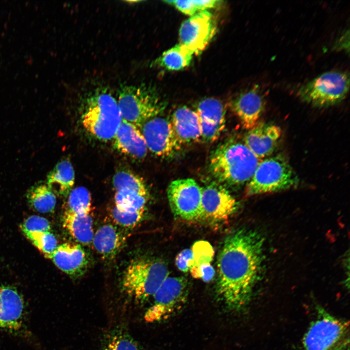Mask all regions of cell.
<instances>
[{
  "mask_svg": "<svg viewBox=\"0 0 350 350\" xmlns=\"http://www.w3.org/2000/svg\"><path fill=\"white\" fill-rule=\"evenodd\" d=\"M264 238L240 228L225 238L217 259L216 292L230 310L240 311L251 299L264 262Z\"/></svg>",
  "mask_w": 350,
  "mask_h": 350,
  "instance_id": "1",
  "label": "cell"
},
{
  "mask_svg": "<svg viewBox=\"0 0 350 350\" xmlns=\"http://www.w3.org/2000/svg\"><path fill=\"white\" fill-rule=\"evenodd\" d=\"M259 159L244 142L230 140L219 146L211 154L210 170L218 181L240 186L253 175Z\"/></svg>",
  "mask_w": 350,
  "mask_h": 350,
  "instance_id": "2",
  "label": "cell"
},
{
  "mask_svg": "<svg viewBox=\"0 0 350 350\" xmlns=\"http://www.w3.org/2000/svg\"><path fill=\"white\" fill-rule=\"evenodd\" d=\"M122 120L116 98L105 87H97L86 94L81 121L85 130L96 139H113Z\"/></svg>",
  "mask_w": 350,
  "mask_h": 350,
  "instance_id": "3",
  "label": "cell"
},
{
  "mask_svg": "<svg viewBox=\"0 0 350 350\" xmlns=\"http://www.w3.org/2000/svg\"><path fill=\"white\" fill-rule=\"evenodd\" d=\"M169 276L166 264L156 259L140 258L132 261L123 272L122 291L131 299L143 303L154 296Z\"/></svg>",
  "mask_w": 350,
  "mask_h": 350,
  "instance_id": "4",
  "label": "cell"
},
{
  "mask_svg": "<svg viewBox=\"0 0 350 350\" xmlns=\"http://www.w3.org/2000/svg\"><path fill=\"white\" fill-rule=\"evenodd\" d=\"M116 99L122 119L139 128L166 106L158 92L145 84L121 86Z\"/></svg>",
  "mask_w": 350,
  "mask_h": 350,
  "instance_id": "5",
  "label": "cell"
},
{
  "mask_svg": "<svg viewBox=\"0 0 350 350\" xmlns=\"http://www.w3.org/2000/svg\"><path fill=\"white\" fill-rule=\"evenodd\" d=\"M349 322L318 307L315 319L303 337L300 350H348Z\"/></svg>",
  "mask_w": 350,
  "mask_h": 350,
  "instance_id": "6",
  "label": "cell"
},
{
  "mask_svg": "<svg viewBox=\"0 0 350 350\" xmlns=\"http://www.w3.org/2000/svg\"><path fill=\"white\" fill-rule=\"evenodd\" d=\"M299 182L288 160L279 154L259 162L245 192L248 195L276 192L297 187Z\"/></svg>",
  "mask_w": 350,
  "mask_h": 350,
  "instance_id": "7",
  "label": "cell"
},
{
  "mask_svg": "<svg viewBox=\"0 0 350 350\" xmlns=\"http://www.w3.org/2000/svg\"><path fill=\"white\" fill-rule=\"evenodd\" d=\"M350 86L348 73L338 71L324 73L302 86L298 93L304 101L318 107H327L341 102Z\"/></svg>",
  "mask_w": 350,
  "mask_h": 350,
  "instance_id": "8",
  "label": "cell"
},
{
  "mask_svg": "<svg viewBox=\"0 0 350 350\" xmlns=\"http://www.w3.org/2000/svg\"><path fill=\"white\" fill-rule=\"evenodd\" d=\"M188 292V282L186 278L167 277L153 297V303L144 314L145 320L155 323L172 317L185 305Z\"/></svg>",
  "mask_w": 350,
  "mask_h": 350,
  "instance_id": "9",
  "label": "cell"
},
{
  "mask_svg": "<svg viewBox=\"0 0 350 350\" xmlns=\"http://www.w3.org/2000/svg\"><path fill=\"white\" fill-rule=\"evenodd\" d=\"M167 196L175 217L188 221L201 219L202 187L195 180L184 178L172 181L167 188Z\"/></svg>",
  "mask_w": 350,
  "mask_h": 350,
  "instance_id": "10",
  "label": "cell"
},
{
  "mask_svg": "<svg viewBox=\"0 0 350 350\" xmlns=\"http://www.w3.org/2000/svg\"><path fill=\"white\" fill-rule=\"evenodd\" d=\"M148 150L157 157H174L181 148L170 120L156 116L146 121L140 128Z\"/></svg>",
  "mask_w": 350,
  "mask_h": 350,
  "instance_id": "11",
  "label": "cell"
},
{
  "mask_svg": "<svg viewBox=\"0 0 350 350\" xmlns=\"http://www.w3.org/2000/svg\"><path fill=\"white\" fill-rule=\"evenodd\" d=\"M216 28L211 13L208 11L197 12L181 24L179 31L180 43L198 54L210 43Z\"/></svg>",
  "mask_w": 350,
  "mask_h": 350,
  "instance_id": "12",
  "label": "cell"
},
{
  "mask_svg": "<svg viewBox=\"0 0 350 350\" xmlns=\"http://www.w3.org/2000/svg\"><path fill=\"white\" fill-rule=\"evenodd\" d=\"M237 206L236 199L222 185L211 183L202 187L201 219L213 222L227 220Z\"/></svg>",
  "mask_w": 350,
  "mask_h": 350,
  "instance_id": "13",
  "label": "cell"
},
{
  "mask_svg": "<svg viewBox=\"0 0 350 350\" xmlns=\"http://www.w3.org/2000/svg\"><path fill=\"white\" fill-rule=\"evenodd\" d=\"M196 112L201 127V140L206 142L216 140L225 128L226 111L218 99L207 98L198 103Z\"/></svg>",
  "mask_w": 350,
  "mask_h": 350,
  "instance_id": "14",
  "label": "cell"
},
{
  "mask_svg": "<svg viewBox=\"0 0 350 350\" xmlns=\"http://www.w3.org/2000/svg\"><path fill=\"white\" fill-rule=\"evenodd\" d=\"M281 135L280 126L259 122L248 130L244 137V142L260 159L269 157L274 153Z\"/></svg>",
  "mask_w": 350,
  "mask_h": 350,
  "instance_id": "15",
  "label": "cell"
},
{
  "mask_svg": "<svg viewBox=\"0 0 350 350\" xmlns=\"http://www.w3.org/2000/svg\"><path fill=\"white\" fill-rule=\"evenodd\" d=\"M263 97L257 88L238 94L231 102V108L243 127L249 130L257 123L264 109Z\"/></svg>",
  "mask_w": 350,
  "mask_h": 350,
  "instance_id": "16",
  "label": "cell"
},
{
  "mask_svg": "<svg viewBox=\"0 0 350 350\" xmlns=\"http://www.w3.org/2000/svg\"><path fill=\"white\" fill-rule=\"evenodd\" d=\"M49 259L62 271L73 277L82 275L87 269L89 262L82 246L73 243L58 245Z\"/></svg>",
  "mask_w": 350,
  "mask_h": 350,
  "instance_id": "17",
  "label": "cell"
},
{
  "mask_svg": "<svg viewBox=\"0 0 350 350\" xmlns=\"http://www.w3.org/2000/svg\"><path fill=\"white\" fill-rule=\"evenodd\" d=\"M24 309V300L15 288L0 286V329L19 330L22 325Z\"/></svg>",
  "mask_w": 350,
  "mask_h": 350,
  "instance_id": "18",
  "label": "cell"
},
{
  "mask_svg": "<svg viewBox=\"0 0 350 350\" xmlns=\"http://www.w3.org/2000/svg\"><path fill=\"white\" fill-rule=\"evenodd\" d=\"M114 147L121 153L135 159H143L148 148L140 128L122 120L113 139Z\"/></svg>",
  "mask_w": 350,
  "mask_h": 350,
  "instance_id": "19",
  "label": "cell"
},
{
  "mask_svg": "<svg viewBox=\"0 0 350 350\" xmlns=\"http://www.w3.org/2000/svg\"><path fill=\"white\" fill-rule=\"evenodd\" d=\"M170 122L175 135L182 145L201 140L199 118L196 111L186 106L180 107L173 112Z\"/></svg>",
  "mask_w": 350,
  "mask_h": 350,
  "instance_id": "20",
  "label": "cell"
},
{
  "mask_svg": "<svg viewBox=\"0 0 350 350\" xmlns=\"http://www.w3.org/2000/svg\"><path fill=\"white\" fill-rule=\"evenodd\" d=\"M126 237L116 226L106 224L94 233L93 245L97 252L106 260H112L124 247Z\"/></svg>",
  "mask_w": 350,
  "mask_h": 350,
  "instance_id": "21",
  "label": "cell"
},
{
  "mask_svg": "<svg viewBox=\"0 0 350 350\" xmlns=\"http://www.w3.org/2000/svg\"><path fill=\"white\" fill-rule=\"evenodd\" d=\"M92 213H74L64 211L63 227L79 244L90 245L94 235Z\"/></svg>",
  "mask_w": 350,
  "mask_h": 350,
  "instance_id": "22",
  "label": "cell"
},
{
  "mask_svg": "<svg viewBox=\"0 0 350 350\" xmlns=\"http://www.w3.org/2000/svg\"><path fill=\"white\" fill-rule=\"evenodd\" d=\"M74 180L73 166L66 158L59 161L48 173L46 184L55 195L68 196L73 189Z\"/></svg>",
  "mask_w": 350,
  "mask_h": 350,
  "instance_id": "23",
  "label": "cell"
},
{
  "mask_svg": "<svg viewBox=\"0 0 350 350\" xmlns=\"http://www.w3.org/2000/svg\"><path fill=\"white\" fill-rule=\"evenodd\" d=\"M193 52L179 43L164 52L154 62L155 66L171 70H178L189 66Z\"/></svg>",
  "mask_w": 350,
  "mask_h": 350,
  "instance_id": "24",
  "label": "cell"
},
{
  "mask_svg": "<svg viewBox=\"0 0 350 350\" xmlns=\"http://www.w3.org/2000/svg\"><path fill=\"white\" fill-rule=\"evenodd\" d=\"M26 198L30 206L41 213L52 212L56 203L55 194L42 182L32 186L27 191Z\"/></svg>",
  "mask_w": 350,
  "mask_h": 350,
  "instance_id": "25",
  "label": "cell"
},
{
  "mask_svg": "<svg viewBox=\"0 0 350 350\" xmlns=\"http://www.w3.org/2000/svg\"><path fill=\"white\" fill-rule=\"evenodd\" d=\"M103 350H143L132 336L123 328L110 330L104 337Z\"/></svg>",
  "mask_w": 350,
  "mask_h": 350,
  "instance_id": "26",
  "label": "cell"
},
{
  "mask_svg": "<svg viewBox=\"0 0 350 350\" xmlns=\"http://www.w3.org/2000/svg\"><path fill=\"white\" fill-rule=\"evenodd\" d=\"M65 210L80 213H92L91 197L88 190L84 187L73 189L68 195Z\"/></svg>",
  "mask_w": 350,
  "mask_h": 350,
  "instance_id": "27",
  "label": "cell"
},
{
  "mask_svg": "<svg viewBox=\"0 0 350 350\" xmlns=\"http://www.w3.org/2000/svg\"><path fill=\"white\" fill-rule=\"evenodd\" d=\"M23 233L47 258H49L58 246L55 237L50 231H27Z\"/></svg>",
  "mask_w": 350,
  "mask_h": 350,
  "instance_id": "28",
  "label": "cell"
},
{
  "mask_svg": "<svg viewBox=\"0 0 350 350\" xmlns=\"http://www.w3.org/2000/svg\"><path fill=\"white\" fill-rule=\"evenodd\" d=\"M145 209L134 211H119L114 206L110 211V217L116 224L125 228H133L142 220Z\"/></svg>",
  "mask_w": 350,
  "mask_h": 350,
  "instance_id": "29",
  "label": "cell"
},
{
  "mask_svg": "<svg viewBox=\"0 0 350 350\" xmlns=\"http://www.w3.org/2000/svg\"><path fill=\"white\" fill-rule=\"evenodd\" d=\"M194 261V266L210 263L214 256V249L207 241L201 240L194 243L191 248Z\"/></svg>",
  "mask_w": 350,
  "mask_h": 350,
  "instance_id": "30",
  "label": "cell"
},
{
  "mask_svg": "<svg viewBox=\"0 0 350 350\" xmlns=\"http://www.w3.org/2000/svg\"><path fill=\"white\" fill-rule=\"evenodd\" d=\"M23 232L27 231H50L51 225L45 218L33 215L27 218L20 227Z\"/></svg>",
  "mask_w": 350,
  "mask_h": 350,
  "instance_id": "31",
  "label": "cell"
},
{
  "mask_svg": "<svg viewBox=\"0 0 350 350\" xmlns=\"http://www.w3.org/2000/svg\"><path fill=\"white\" fill-rule=\"evenodd\" d=\"M175 264L179 270L187 272L194 265V261L191 249H185L176 256Z\"/></svg>",
  "mask_w": 350,
  "mask_h": 350,
  "instance_id": "32",
  "label": "cell"
},
{
  "mask_svg": "<svg viewBox=\"0 0 350 350\" xmlns=\"http://www.w3.org/2000/svg\"><path fill=\"white\" fill-rule=\"evenodd\" d=\"M192 276L194 278H201L205 282L212 280L215 275V270L210 263H204L193 266L191 269Z\"/></svg>",
  "mask_w": 350,
  "mask_h": 350,
  "instance_id": "33",
  "label": "cell"
},
{
  "mask_svg": "<svg viewBox=\"0 0 350 350\" xmlns=\"http://www.w3.org/2000/svg\"><path fill=\"white\" fill-rule=\"evenodd\" d=\"M165 2L174 5L179 11L189 16L196 14L197 10L192 0H166Z\"/></svg>",
  "mask_w": 350,
  "mask_h": 350,
  "instance_id": "34",
  "label": "cell"
},
{
  "mask_svg": "<svg viewBox=\"0 0 350 350\" xmlns=\"http://www.w3.org/2000/svg\"><path fill=\"white\" fill-rule=\"evenodd\" d=\"M192 2L199 12L208 11L218 5L220 2L216 0H192Z\"/></svg>",
  "mask_w": 350,
  "mask_h": 350,
  "instance_id": "35",
  "label": "cell"
}]
</instances>
